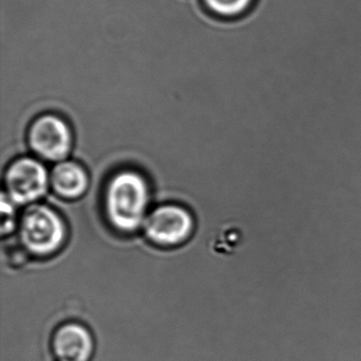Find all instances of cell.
Listing matches in <instances>:
<instances>
[{"label":"cell","instance_id":"cell-3","mask_svg":"<svg viewBox=\"0 0 361 361\" xmlns=\"http://www.w3.org/2000/svg\"><path fill=\"white\" fill-rule=\"evenodd\" d=\"M143 227L154 244L173 247L183 244L189 238L193 231L194 221L185 209L176 204H164L147 215Z\"/></svg>","mask_w":361,"mask_h":361},{"label":"cell","instance_id":"cell-4","mask_svg":"<svg viewBox=\"0 0 361 361\" xmlns=\"http://www.w3.org/2000/svg\"><path fill=\"white\" fill-rule=\"evenodd\" d=\"M8 197L18 204L37 202L47 191L48 173L41 162L20 158L6 173Z\"/></svg>","mask_w":361,"mask_h":361},{"label":"cell","instance_id":"cell-5","mask_svg":"<svg viewBox=\"0 0 361 361\" xmlns=\"http://www.w3.org/2000/svg\"><path fill=\"white\" fill-rule=\"evenodd\" d=\"M29 141L33 151L44 159L62 161L71 152L73 136L64 120L46 115L31 126Z\"/></svg>","mask_w":361,"mask_h":361},{"label":"cell","instance_id":"cell-2","mask_svg":"<svg viewBox=\"0 0 361 361\" xmlns=\"http://www.w3.org/2000/svg\"><path fill=\"white\" fill-rule=\"evenodd\" d=\"M20 235L29 252L46 257L62 247L66 228L58 213L47 206L32 204L23 214Z\"/></svg>","mask_w":361,"mask_h":361},{"label":"cell","instance_id":"cell-6","mask_svg":"<svg viewBox=\"0 0 361 361\" xmlns=\"http://www.w3.org/2000/svg\"><path fill=\"white\" fill-rule=\"evenodd\" d=\"M52 350L58 361H90L94 353V340L83 325L68 323L54 334Z\"/></svg>","mask_w":361,"mask_h":361},{"label":"cell","instance_id":"cell-7","mask_svg":"<svg viewBox=\"0 0 361 361\" xmlns=\"http://www.w3.org/2000/svg\"><path fill=\"white\" fill-rule=\"evenodd\" d=\"M51 183L54 191L65 198H77L87 189L88 178L79 164L63 161L52 171Z\"/></svg>","mask_w":361,"mask_h":361},{"label":"cell","instance_id":"cell-1","mask_svg":"<svg viewBox=\"0 0 361 361\" xmlns=\"http://www.w3.org/2000/svg\"><path fill=\"white\" fill-rule=\"evenodd\" d=\"M149 200V187L140 174L133 171L118 173L105 192L107 217L119 231H135L147 219Z\"/></svg>","mask_w":361,"mask_h":361},{"label":"cell","instance_id":"cell-8","mask_svg":"<svg viewBox=\"0 0 361 361\" xmlns=\"http://www.w3.org/2000/svg\"><path fill=\"white\" fill-rule=\"evenodd\" d=\"M211 11L224 18H235L244 13L253 0H204Z\"/></svg>","mask_w":361,"mask_h":361},{"label":"cell","instance_id":"cell-9","mask_svg":"<svg viewBox=\"0 0 361 361\" xmlns=\"http://www.w3.org/2000/svg\"><path fill=\"white\" fill-rule=\"evenodd\" d=\"M1 211H3V225H1L3 233H9L16 226V209H14V202L5 195H3Z\"/></svg>","mask_w":361,"mask_h":361}]
</instances>
